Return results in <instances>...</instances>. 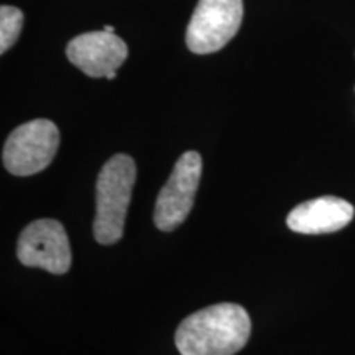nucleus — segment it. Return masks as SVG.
Returning <instances> with one entry per match:
<instances>
[{"instance_id":"obj_5","label":"nucleus","mask_w":355,"mask_h":355,"mask_svg":"<svg viewBox=\"0 0 355 355\" xmlns=\"http://www.w3.org/2000/svg\"><path fill=\"white\" fill-rule=\"evenodd\" d=\"M202 173V158L198 152H186L173 168L170 180L159 191L155 204V225L163 232L180 227L193 209Z\"/></svg>"},{"instance_id":"obj_1","label":"nucleus","mask_w":355,"mask_h":355,"mask_svg":"<svg viewBox=\"0 0 355 355\" xmlns=\"http://www.w3.org/2000/svg\"><path fill=\"white\" fill-rule=\"evenodd\" d=\"M252 332L242 306L219 303L196 311L178 326L175 343L181 355H235Z\"/></svg>"},{"instance_id":"obj_2","label":"nucleus","mask_w":355,"mask_h":355,"mask_svg":"<svg viewBox=\"0 0 355 355\" xmlns=\"http://www.w3.org/2000/svg\"><path fill=\"white\" fill-rule=\"evenodd\" d=\"M137 166L125 153L114 155L97 176L94 237L102 245L117 243L123 235Z\"/></svg>"},{"instance_id":"obj_4","label":"nucleus","mask_w":355,"mask_h":355,"mask_svg":"<svg viewBox=\"0 0 355 355\" xmlns=\"http://www.w3.org/2000/svg\"><path fill=\"white\" fill-rule=\"evenodd\" d=\"M243 19V0H199L186 30V44L196 55H209L237 35Z\"/></svg>"},{"instance_id":"obj_3","label":"nucleus","mask_w":355,"mask_h":355,"mask_svg":"<svg viewBox=\"0 0 355 355\" xmlns=\"http://www.w3.org/2000/svg\"><path fill=\"white\" fill-rule=\"evenodd\" d=\"M60 148V130L48 119L17 127L3 145L2 163L15 176H32L46 170Z\"/></svg>"},{"instance_id":"obj_7","label":"nucleus","mask_w":355,"mask_h":355,"mask_svg":"<svg viewBox=\"0 0 355 355\" xmlns=\"http://www.w3.org/2000/svg\"><path fill=\"white\" fill-rule=\"evenodd\" d=\"M66 56L89 78H107L112 81L117 76V69L127 60L128 48L121 37L101 30L71 40Z\"/></svg>"},{"instance_id":"obj_9","label":"nucleus","mask_w":355,"mask_h":355,"mask_svg":"<svg viewBox=\"0 0 355 355\" xmlns=\"http://www.w3.org/2000/svg\"><path fill=\"white\" fill-rule=\"evenodd\" d=\"M24 13L17 7L2 6L0 8V53H6L13 46L21 32Z\"/></svg>"},{"instance_id":"obj_8","label":"nucleus","mask_w":355,"mask_h":355,"mask_svg":"<svg viewBox=\"0 0 355 355\" xmlns=\"http://www.w3.org/2000/svg\"><path fill=\"white\" fill-rule=\"evenodd\" d=\"M354 206L345 199L322 196L301 202L286 217L293 232L318 235L344 229L354 219Z\"/></svg>"},{"instance_id":"obj_6","label":"nucleus","mask_w":355,"mask_h":355,"mask_svg":"<svg viewBox=\"0 0 355 355\" xmlns=\"http://www.w3.org/2000/svg\"><path fill=\"white\" fill-rule=\"evenodd\" d=\"M17 257L25 266L63 275L71 268V247L68 234L55 219L33 220L20 234Z\"/></svg>"}]
</instances>
